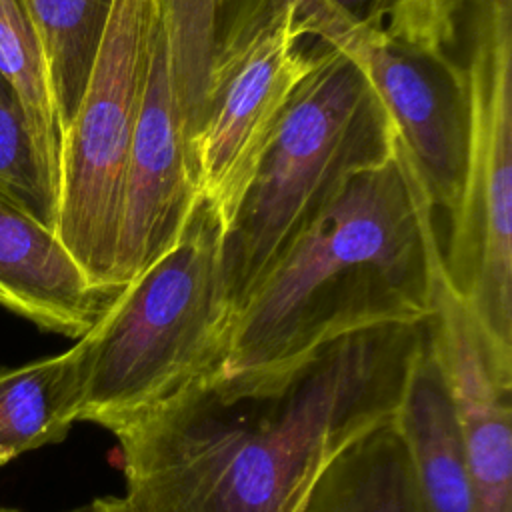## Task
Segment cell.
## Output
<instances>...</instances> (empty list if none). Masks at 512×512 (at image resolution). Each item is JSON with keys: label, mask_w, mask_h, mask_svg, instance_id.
Returning a JSON list of instances; mask_svg holds the SVG:
<instances>
[{"label": "cell", "mask_w": 512, "mask_h": 512, "mask_svg": "<svg viewBox=\"0 0 512 512\" xmlns=\"http://www.w3.org/2000/svg\"><path fill=\"white\" fill-rule=\"evenodd\" d=\"M424 322L344 334L264 372L206 374L118 430L132 512H302L330 464L390 422Z\"/></svg>", "instance_id": "1"}, {"label": "cell", "mask_w": 512, "mask_h": 512, "mask_svg": "<svg viewBox=\"0 0 512 512\" xmlns=\"http://www.w3.org/2000/svg\"><path fill=\"white\" fill-rule=\"evenodd\" d=\"M428 312L420 176L394 140L392 158L354 174L242 298L220 370L280 368L344 334Z\"/></svg>", "instance_id": "2"}, {"label": "cell", "mask_w": 512, "mask_h": 512, "mask_svg": "<svg viewBox=\"0 0 512 512\" xmlns=\"http://www.w3.org/2000/svg\"><path fill=\"white\" fill-rule=\"evenodd\" d=\"M222 242L224 226L200 196L174 244L78 338L86 366L78 420L116 434L222 368L234 316Z\"/></svg>", "instance_id": "3"}, {"label": "cell", "mask_w": 512, "mask_h": 512, "mask_svg": "<svg viewBox=\"0 0 512 512\" xmlns=\"http://www.w3.org/2000/svg\"><path fill=\"white\" fill-rule=\"evenodd\" d=\"M394 140L360 68L322 44L224 230L222 266L234 310L354 174L392 158Z\"/></svg>", "instance_id": "4"}, {"label": "cell", "mask_w": 512, "mask_h": 512, "mask_svg": "<svg viewBox=\"0 0 512 512\" xmlns=\"http://www.w3.org/2000/svg\"><path fill=\"white\" fill-rule=\"evenodd\" d=\"M466 176L442 258L488 332L512 346V0H458Z\"/></svg>", "instance_id": "5"}, {"label": "cell", "mask_w": 512, "mask_h": 512, "mask_svg": "<svg viewBox=\"0 0 512 512\" xmlns=\"http://www.w3.org/2000/svg\"><path fill=\"white\" fill-rule=\"evenodd\" d=\"M154 14L152 0H114L78 110L62 134L56 234L90 280L112 294L122 178Z\"/></svg>", "instance_id": "6"}, {"label": "cell", "mask_w": 512, "mask_h": 512, "mask_svg": "<svg viewBox=\"0 0 512 512\" xmlns=\"http://www.w3.org/2000/svg\"><path fill=\"white\" fill-rule=\"evenodd\" d=\"M298 0H282L212 78L190 156L200 196L224 230L262 160L294 92L320 58Z\"/></svg>", "instance_id": "7"}, {"label": "cell", "mask_w": 512, "mask_h": 512, "mask_svg": "<svg viewBox=\"0 0 512 512\" xmlns=\"http://www.w3.org/2000/svg\"><path fill=\"white\" fill-rule=\"evenodd\" d=\"M420 226L428 258L434 360L450 392L474 496V512H512V346L498 342L444 266L434 204L420 182Z\"/></svg>", "instance_id": "8"}, {"label": "cell", "mask_w": 512, "mask_h": 512, "mask_svg": "<svg viewBox=\"0 0 512 512\" xmlns=\"http://www.w3.org/2000/svg\"><path fill=\"white\" fill-rule=\"evenodd\" d=\"M314 40L340 50L360 68L434 208L452 216L464 188L468 148L460 62L450 52L398 40L384 26L336 28Z\"/></svg>", "instance_id": "9"}, {"label": "cell", "mask_w": 512, "mask_h": 512, "mask_svg": "<svg viewBox=\"0 0 512 512\" xmlns=\"http://www.w3.org/2000/svg\"><path fill=\"white\" fill-rule=\"evenodd\" d=\"M198 200L200 190L174 92L166 38L154 14L146 86L122 178L112 268L116 290L174 244Z\"/></svg>", "instance_id": "10"}, {"label": "cell", "mask_w": 512, "mask_h": 512, "mask_svg": "<svg viewBox=\"0 0 512 512\" xmlns=\"http://www.w3.org/2000/svg\"><path fill=\"white\" fill-rule=\"evenodd\" d=\"M116 294L90 280L56 230L0 194V306L78 340Z\"/></svg>", "instance_id": "11"}, {"label": "cell", "mask_w": 512, "mask_h": 512, "mask_svg": "<svg viewBox=\"0 0 512 512\" xmlns=\"http://www.w3.org/2000/svg\"><path fill=\"white\" fill-rule=\"evenodd\" d=\"M164 30L174 92L190 140L218 68L282 0H152Z\"/></svg>", "instance_id": "12"}, {"label": "cell", "mask_w": 512, "mask_h": 512, "mask_svg": "<svg viewBox=\"0 0 512 512\" xmlns=\"http://www.w3.org/2000/svg\"><path fill=\"white\" fill-rule=\"evenodd\" d=\"M394 426L408 450L428 512H474L450 392L426 332L394 414Z\"/></svg>", "instance_id": "13"}, {"label": "cell", "mask_w": 512, "mask_h": 512, "mask_svg": "<svg viewBox=\"0 0 512 512\" xmlns=\"http://www.w3.org/2000/svg\"><path fill=\"white\" fill-rule=\"evenodd\" d=\"M86 384L82 344L56 356L0 368V466L62 442L78 422Z\"/></svg>", "instance_id": "14"}, {"label": "cell", "mask_w": 512, "mask_h": 512, "mask_svg": "<svg viewBox=\"0 0 512 512\" xmlns=\"http://www.w3.org/2000/svg\"><path fill=\"white\" fill-rule=\"evenodd\" d=\"M302 512H428L394 418L330 464Z\"/></svg>", "instance_id": "15"}, {"label": "cell", "mask_w": 512, "mask_h": 512, "mask_svg": "<svg viewBox=\"0 0 512 512\" xmlns=\"http://www.w3.org/2000/svg\"><path fill=\"white\" fill-rule=\"evenodd\" d=\"M114 0H24L38 34L60 130L72 122Z\"/></svg>", "instance_id": "16"}, {"label": "cell", "mask_w": 512, "mask_h": 512, "mask_svg": "<svg viewBox=\"0 0 512 512\" xmlns=\"http://www.w3.org/2000/svg\"><path fill=\"white\" fill-rule=\"evenodd\" d=\"M0 80L18 100L42 168L58 192L62 130L44 52L24 0H0Z\"/></svg>", "instance_id": "17"}, {"label": "cell", "mask_w": 512, "mask_h": 512, "mask_svg": "<svg viewBox=\"0 0 512 512\" xmlns=\"http://www.w3.org/2000/svg\"><path fill=\"white\" fill-rule=\"evenodd\" d=\"M0 194L56 230L58 192L50 184L26 116L0 80Z\"/></svg>", "instance_id": "18"}, {"label": "cell", "mask_w": 512, "mask_h": 512, "mask_svg": "<svg viewBox=\"0 0 512 512\" xmlns=\"http://www.w3.org/2000/svg\"><path fill=\"white\" fill-rule=\"evenodd\" d=\"M384 28L408 44L450 52L458 42V0H396Z\"/></svg>", "instance_id": "19"}, {"label": "cell", "mask_w": 512, "mask_h": 512, "mask_svg": "<svg viewBox=\"0 0 512 512\" xmlns=\"http://www.w3.org/2000/svg\"><path fill=\"white\" fill-rule=\"evenodd\" d=\"M396 0H298L308 38L336 28H382Z\"/></svg>", "instance_id": "20"}, {"label": "cell", "mask_w": 512, "mask_h": 512, "mask_svg": "<svg viewBox=\"0 0 512 512\" xmlns=\"http://www.w3.org/2000/svg\"><path fill=\"white\" fill-rule=\"evenodd\" d=\"M84 512H132L122 498H96L88 506H84Z\"/></svg>", "instance_id": "21"}, {"label": "cell", "mask_w": 512, "mask_h": 512, "mask_svg": "<svg viewBox=\"0 0 512 512\" xmlns=\"http://www.w3.org/2000/svg\"><path fill=\"white\" fill-rule=\"evenodd\" d=\"M0 512H20L16 508H8V506H0Z\"/></svg>", "instance_id": "22"}]
</instances>
